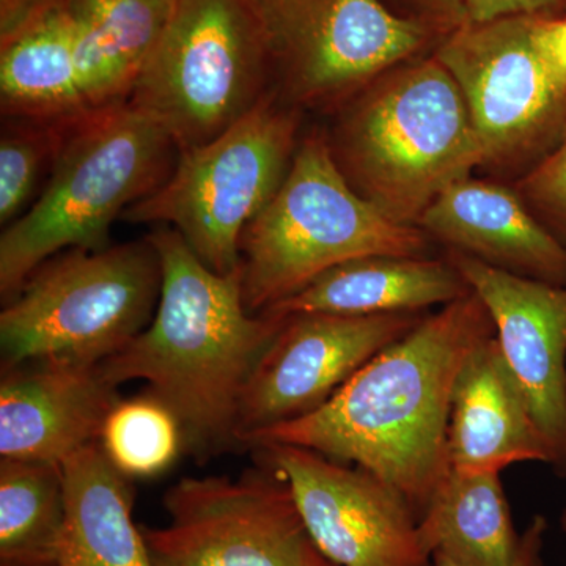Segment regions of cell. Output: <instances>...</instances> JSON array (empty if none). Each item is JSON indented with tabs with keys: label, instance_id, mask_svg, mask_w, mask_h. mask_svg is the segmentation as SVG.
<instances>
[{
	"label": "cell",
	"instance_id": "cell-17",
	"mask_svg": "<svg viewBox=\"0 0 566 566\" xmlns=\"http://www.w3.org/2000/svg\"><path fill=\"white\" fill-rule=\"evenodd\" d=\"M450 464L460 471L499 472L516 463L551 464V450L497 338H486L464 360L453 386Z\"/></svg>",
	"mask_w": 566,
	"mask_h": 566
},
{
	"label": "cell",
	"instance_id": "cell-16",
	"mask_svg": "<svg viewBox=\"0 0 566 566\" xmlns=\"http://www.w3.org/2000/svg\"><path fill=\"white\" fill-rule=\"evenodd\" d=\"M450 251L523 277L566 285V245L504 186L455 182L416 223Z\"/></svg>",
	"mask_w": 566,
	"mask_h": 566
},
{
	"label": "cell",
	"instance_id": "cell-19",
	"mask_svg": "<svg viewBox=\"0 0 566 566\" xmlns=\"http://www.w3.org/2000/svg\"><path fill=\"white\" fill-rule=\"evenodd\" d=\"M3 118L71 120L88 112L66 0H48L0 35Z\"/></svg>",
	"mask_w": 566,
	"mask_h": 566
},
{
	"label": "cell",
	"instance_id": "cell-29",
	"mask_svg": "<svg viewBox=\"0 0 566 566\" xmlns=\"http://www.w3.org/2000/svg\"><path fill=\"white\" fill-rule=\"evenodd\" d=\"M547 523L545 517L535 516L524 534H521L520 553L512 566H545L543 564V545H545ZM431 566H463L449 560L444 556L431 557Z\"/></svg>",
	"mask_w": 566,
	"mask_h": 566
},
{
	"label": "cell",
	"instance_id": "cell-32",
	"mask_svg": "<svg viewBox=\"0 0 566 566\" xmlns=\"http://www.w3.org/2000/svg\"><path fill=\"white\" fill-rule=\"evenodd\" d=\"M560 523H562V528H564V532L566 534V509H565V512L562 513V520H560Z\"/></svg>",
	"mask_w": 566,
	"mask_h": 566
},
{
	"label": "cell",
	"instance_id": "cell-27",
	"mask_svg": "<svg viewBox=\"0 0 566 566\" xmlns=\"http://www.w3.org/2000/svg\"><path fill=\"white\" fill-rule=\"evenodd\" d=\"M531 36L551 84L566 96V18L542 20L532 14Z\"/></svg>",
	"mask_w": 566,
	"mask_h": 566
},
{
	"label": "cell",
	"instance_id": "cell-30",
	"mask_svg": "<svg viewBox=\"0 0 566 566\" xmlns=\"http://www.w3.org/2000/svg\"><path fill=\"white\" fill-rule=\"evenodd\" d=\"M48 0H0V35L10 32Z\"/></svg>",
	"mask_w": 566,
	"mask_h": 566
},
{
	"label": "cell",
	"instance_id": "cell-25",
	"mask_svg": "<svg viewBox=\"0 0 566 566\" xmlns=\"http://www.w3.org/2000/svg\"><path fill=\"white\" fill-rule=\"evenodd\" d=\"M74 120V118H71ZM71 120L7 118L0 136V223L22 216L39 188L44 169L52 167Z\"/></svg>",
	"mask_w": 566,
	"mask_h": 566
},
{
	"label": "cell",
	"instance_id": "cell-14",
	"mask_svg": "<svg viewBox=\"0 0 566 566\" xmlns=\"http://www.w3.org/2000/svg\"><path fill=\"white\" fill-rule=\"evenodd\" d=\"M450 263L485 304L510 371L566 479V285L523 277L450 251Z\"/></svg>",
	"mask_w": 566,
	"mask_h": 566
},
{
	"label": "cell",
	"instance_id": "cell-9",
	"mask_svg": "<svg viewBox=\"0 0 566 566\" xmlns=\"http://www.w3.org/2000/svg\"><path fill=\"white\" fill-rule=\"evenodd\" d=\"M169 524L140 526L153 566H335L271 468L182 479L164 497Z\"/></svg>",
	"mask_w": 566,
	"mask_h": 566
},
{
	"label": "cell",
	"instance_id": "cell-11",
	"mask_svg": "<svg viewBox=\"0 0 566 566\" xmlns=\"http://www.w3.org/2000/svg\"><path fill=\"white\" fill-rule=\"evenodd\" d=\"M286 480L319 551L335 566H430L419 517L370 472L296 446L256 447Z\"/></svg>",
	"mask_w": 566,
	"mask_h": 566
},
{
	"label": "cell",
	"instance_id": "cell-15",
	"mask_svg": "<svg viewBox=\"0 0 566 566\" xmlns=\"http://www.w3.org/2000/svg\"><path fill=\"white\" fill-rule=\"evenodd\" d=\"M99 364L32 360L3 367L0 455L62 464L99 442L117 401Z\"/></svg>",
	"mask_w": 566,
	"mask_h": 566
},
{
	"label": "cell",
	"instance_id": "cell-8",
	"mask_svg": "<svg viewBox=\"0 0 566 566\" xmlns=\"http://www.w3.org/2000/svg\"><path fill=\"white\" fill-rule=\"evenodd\" d=\"M270 93L221 136L178 153L170 177L122 216L172 226L211 271L241 270V238L274 199L294 155L300 117Z\"/></svg>",
	"mask_w": 566,
	"mask_h": 566
},
{
	"label": "cell",
	"instance_id": "cell-4",
	"mask_svg": "<svg viewBox=\"0 0 566 566\" xmlns=\"http://www.w3.org/2000/svg\"><path fill=\"white\" fill-rule=\"evenodd\" d=\"M178 153L169 134L128 102L71 120L43 192L0 238L2 300L59 253L107 248L112 223L161 188Z\"/></svg>",
	"mask_w": 566,
	"mask_h": 566
},
{
	"label": "cell",
	"instance_id": "cell-24",
	"mask_svg": "<svg viewBox=\"0 0 566 566\" xmlns=\"http://www.w3.org/2000/svg\"><path fill=\"white\" fill-rule=\"evenodd\" d=\"M99 446L128 479L161 474L185 450L180 423L147 392L117 401L104 422Z\"/></svg>",
	"mask_w": 566,
	"mask_h": 566
},
{
	"label": "cell",
	"instance_id": "cell-26",
	"mask_svg": "<svg viewBox=\"0 0 566 566\" xmlns=\"http://www.w3.org/2000/svg\"><path fill=\"white\" fill-rule=\"evenodd\" d=\"M521 192L566 245V123L557 147L524 178Z\"/></svg>",
	"mask_w": 566,
	"mask_h": 566
},
{
	"label": "cell",
	"instance_id": "cell-21",
	"mask_svg": "<svg viewBox=\"0 0 566 566\" xmlns=\"http://www.w3.org/2000/svg\"><path fill=\"white\" fill-rule=\"evenodd\" d=\"M174 0H66L88 109L128 102Z\"/></svg>",
	"mask_w": 566,
	"mask_h": 566
},
{
	"label": "cell",
	"instance_id": "cell-10",
	"mask_svg": "<svg viewBox=\"0 0 566 566\" xmlns=\"http://www.w3.org/2000/svg\"><path fill=\"white\" fill-rule=\"evenodd\" d=\"M273 74L294 106L342 109L427 40L379 0H253Z\"/></svg>",
	"mask_w": 566,
	"mask_h": 566
},
{
	"label": "cell",
	"instance_id": "cell-23",
	"mask_svg": "<svg viewBox=\"0 0 566 566\" xmlns=\"http://www.w3.org/2000/svg\"><path fill=\"white\" fill-rule=\"evenodd\" d=\"M62 465L0 461V566H54L65 527Z\"/></svg>",
	"mask_w": 566,
	"mask_h": 566
},
{
	"label": "cell",
	"instance_id": "cell-31",
	"mask_svg": "<svg viewBox=\"0 0 566 566\" xmlns=\"http://www.w3.org/2000/svg\"><path fill=\"white\" fill-rule=\"evenodd\" d=\"M431 9L438 11L439 14L458 22V25L468 22V14H465L464 0H424Z\"/></svg>",
	"mask_w": 566,
	"mask_h": 566
},
{
	"label": "cell",
	"instance_id": "cell-3",
	"mask_svg": "<svg viewBox=\"0 0 566 566\" xmlns=\"http://www.w3.org/2000/svg\"><path fill=\"white\" fill-rule=\"evenodd\" d=\"M340 111L327 139L335 163L394 222L416 226L439 193L485 164L463 93L438 59L382 74Z\"/></svg>",
	"mask_w": 566,
	"mask_h": 566
},
{
	"label": "cell",
	"instance_id": "cell-5",
	"mask_svg": "<svg viewBox=\"0 0 566 566\" xmlns=\"http://www.w3.org/2000/svg\"><path fill=\"white\" fill-rule=\"evenodd\" d=\"M427 233L394 222L354 191L327 137L312 134L241 238L244 304L262 314L337 264L368 255L427 256Z\"/></svg>",
	"mask_w": 566,
	"mask_h": 566
},
{
	"label": "cell",
	"instance_id": "cell-12",
	"mask_svg": "<svg viewBox=\"0 0 566 566\" xmlns=\"http://www.w3.org/2000/svg\"><path fill=\"white\" fill-rule=\"evenodd\" d=\"M423 318L420 314L286 315L245 387L238 444L322 408L365 364Z\"/></svg>",
	"mask_w": 566,
	"mask_h": 566
},
{
	"label": "cell",
	"instance_id": "cell-18",
	"mask_svg": "<svg viewBox=\"0 0 566 566\" xmlns=\"http://www.w3.org/2000/svg\"><path fill=\"white\" fill-rule=\"evenodd\" d=\"M471 292L447 260L428 256L368 255L337 264L300 293L262 314L348 316L420 314Z\"/></svg>",
	"mask_w": 566,
	"mask_h": 566
},
{
	"label": "cell",
	"instance_id": "cell-28",
	"mask_svg": "<svg viewBox=\"0 0 566 566\" xmlns=\"http://www.w3.org/2000/svg\"><path fill=\"white\" fill-rule=\"evenodd\" d=\"M560 0H464L469 22H488L509 17H527L549 9Z\"/></svg>",
	"mask_w": 566,
	"mask_h": 566
},
{
	"label": "cell",
	"instance_id": "cell-22",
	"mask_svg": "<svg viewBox=\"0 0 566 566\" xmlns=\"http://www.w3.org/2000/svg\"><path fill=\"white\" fill-rule=\"evenodd\" d=\"M428 553L463 566H512L521 535L499 472L450 469L419 521Z\"/></svg>",
	"mask_w": 566,
	"mask_h": 566
},
{
	"label": "cell",
	"instance_id": "cell-20",
	"mask_svg": "<svg viewBox=\"0 0 566 566\" xmlns=\"http://www.w3.org/2000/svg\"><path fill=\"white\" fill-rule=\"evenodd\" d=\"M65 527L54 566H153L140 526L133 521L134 493L99 442L63 461Z\"/></svg>",
	"mask_w": 566,
	"mask_h": 566
},
{
	"label": "cell",
	"instance_id": "cell-13",
	"mask_svg": "<svg viewBox=\"0 0 566 566\" xmlns=\"http://www.w3.org/2000/svg\"><path fill=\"white\" fill-rule=\"evenodd\" d=\"M531 17L464 22L436 55L463 93L485 164L526 155L565 111L532 43Z\"/></svg>",
	"mask_w": 566,
	"mask_h": 566
},
{
	"label": "cell",
	"instance_id": "cell-2",
	"mask_svg": "<svg viewBox=\"0 0 566 566\" xmlns=\"http://www.w3.org/2000/svg\"><path fill=\"white\" fill-rule=\"evenodd\" d=\"M161 262L158 307L136 338L99 364L114 386L147 382L180 423L186 452L208 458L238 444L249 379L285 315L251 314L241 270L211 271L172 227L148 234Z\"/></svg>",
	"mask_w": 566,
	"mask_h": 566
},
{
	"label": "cell",
	"instance_id": "cell-6",
	"mask_svg": "<svg viewBox=\"0 0 566 566\" xmlns=\"http://www.w3.org/2000/svg\"><path fill=\"white\" fill-rule=\"evenodd\" d=\"M161 282V262L148 237L52 256L0 314L3 367L32 360L104 363L150 324Z\"/></svg>",
	"mask_w": 566,
	"mask_h": 566
},
{
	"label": "cell",
	"instance_id": "cell-1",
	"mask_svg": "<svg viewBox=\"0 0 566 566\" xmlns=\"http://www.w3.org/2000/svg\"><path fill=\"white\" fill-rule=\"evenodd\" d=\"M495 335L474 292L424 316L316 411L251 436L244 446H296L357 465L423 516L449 475L453 386L469 354Z\"/></svg>",
	"mask_w": 566,
	"mask_h": 566
},
{
	"label": "cell",
	"instance_id": "cell-7",
	"mask_svg": "<svg viewBox=\"0 0 566 566\" xmlns=\"http://www.w3.org/2000/svg\"><path fill=\"white\" fill-rule=\"evenodd\" d=\"M271 76L270 44L253 0H174L128 103L185 151L248 115L270 95Z\"/></svg>",
	"mask_w": 566,
	"mask_h": 566
}]
</instances>
